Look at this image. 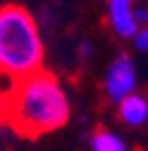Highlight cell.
Wrapping results in <instances>:
<instances>
[{
	"label": "cell",
	"instance_id": "1",
	"mask_svg": "<svg viewBox=\"0 0 148 151\" xmlns=\"http://www.w3.org/2000/svg\"><path fill=\"white\" fill-rule=\"evenodd\" d=\"M69 118L72 103L67 89L58 79V74L41 70L17 82L3 122L24 137H38L65 127Z\"/></svg>",
	"mask_w": 148,
	"mask_h": 151
},
{
	"label": "cell",
	"instance_id": "2",
	"mask_svg": "<svg viewBox=\"0 0 148 151\" xmlns=\"http://www.w3.org/2000/svg\"><path fill=\"white\" fill-rule=\"evenodd\" d=\"M46 41L38 19L22 5H0V74L24 79L43 70Z\"/></svg>",
	"mask_w": 148,
	"mask_h": 151
},
{
	"label": "cell",
	"instance_id": "3",
	"mask_svg": "<svg viewBox=\"0 0 148 151\" xmlns=\"http://www.w3.org/2000/svg\"><path fill=\"white\" fill-rule=\"evenodd\" d=\"M136 84H139V72H136L132 55L120 53L117 58L110 60L105 77H103V89H105V96L110 101L120 103L122 99L136 93Z\"/></svg>",
	"mask_w": 148,
	"mask_h": 151
},
{
	"label": "cell",
	"instance_id": "4",
	"mask_svg": "<svg viewBox=\"0 0 148 151\" xmlns=\"http://www.w3.org/2000/svg\"><path fill=\"white\" fill-rule=\"evenodd\" d=\"M107 24L120 39H132L139 29L134 22V3H129V0H107Z\"/></svg>",
	"mask_w": 148,
	"mask_h": 151
},
{
	"label": "cell",
	"instance_id": "5",
	"mask_svg": "<svg viewBox=\"0 0 148 151\" xmlns=\"http://www.w3.org/2000/svg\"><path fill=\"white\" fill-rule=\"evenodd\" d=\"M117 110H120V120L129 127H141L148 122V101L141 93H132L117 103Z\"/></svg>",
	"mask_w": 148,
	"mask_h": 151
},
{
	"label": "cell",
	"instance_id": "6",
	"mask_svg": "<svg viewBox=\"0 0 148 151\" xmlns=\"http://www.w3.org/2000/svg\"><path fill=\"white\" fill-rule=\"evenodd\" d=\"M91 151H127V142L112 129H98L91 137Z\"/></svg>",
	"mask_w": 148,
	"mask_h": 151
},
{
	"label": "cell",
	"instance_id": "7",
	"mask_svg": "<svg viewBox=\"0 0 148 151\" xmlns=\"http://www.w3.org/2000/svg\"><path fill=\"white\" fill-rule=\"evenodd\" d=\"M17 82L19 79H12V77H7V74H0V120H3L5 110L10 106V99H12V93L17 89Z\"/></svg>",
	"mask_w": 148,
	"mask_h": 151
},
{
	"label": "cell",
	"instance_id": "8",
	"mask_svg": "<svg viewBox=\"0 0 148 151\" xmlns=\"http://www.w3.org/2000/svg\"><path fill=\"white\" fill-rule=\"evenodd\" d=\"M129 41L134 43V48H136L139 53H148V27H139L136 34H134Z\"/></svg>",
	"mask_w": 148,
	"mask_h": 151
},
{
	"label": "cell",
	"instance_id": "9",
	"mask_svg": "<svg viewBox=\"0 0 148 151\" xmlns=\"http://www.w3.org/2000/svg\"><path fill=\"white\" fill-rule=\"evenodd\" d=\"M134 22H136V27H148V3L146 0L134 3Z\"/></svg>",
	"mask_w": 148,
	"mask_h": 151
},
{
	"label": "cell",
	"instance_id": "10",
	"mask_svg": "<svg viewBox=\"0 0 148 151\" xmlns=\"http://www.w3.org/2000/svg\"><path fill=\"white\" fill-rule=\"evenodd\" d=\"M91 55H93V46H91V43H81V48H79V58L86 63V58H91Z\"/></svg>",
	"mask_w": 148,
	"mask_h": 151
},
{
	"label": "cell",
	"instance_id": "11",
	"mask_svg": "<svg viewBox=\"0 0 148 151\" xmlns=\"http://www.w3.org/2000/svg\"><path fill=\"white\" fill-rule=\"evenodd\" d=\"M129 3H139V0H129Z\"/></svg>",
	"mask_w": 148,
	"mask_h": 151
}]
</instances>
